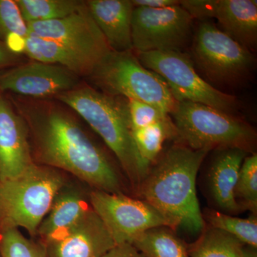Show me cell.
<instances>
[{"label": "cell", "mask_w": 257, "mask_h": 257, "mask_svg": "<svg viewBox=\"0 0 257 257\" xmlns=\"http://www.w3.org/2000/svg\"><path fill=\"white\" fill-rule=\"evenodd\" d=\"M135 53L144 67L165 81L178 102L199 103L236 115L239 103L236 96L221 92L204 80L185 52L165 51Z\"/></svg>", "instance_id": "7"}, {"label": "cell", "mask_w": 257, "mask_h": 257, "mask_svg": "<svg viewBox=\"0 0 257 257\" xmlns=\"http://www.w3.org/2000/svg\"><path fill=\"white\" fill-rule=\"evenodd\" d=\"M42 243L47 257H99L116 245L92 207L70 229Z\"/></svg>", "instance_id": "14"}, {"label": "cell", "mask_w": 257, "mask_h": 257, "mask_svg": "<svg viewBox=\"0 0 257 257\" xmlns=\"http://www.w3.org/2000/svg\"><path fill=\"white\" fill-rule=\"evenodd\" d=\"M244 243L227 233L205 225L199 238L188 243L190 257H239Z\"/></svg>", "instance_id": "22"}, {"label": "cell", "mask_w": 257, "mask_h": 257, "mask_svg": "<svg viewBox=\"0 0 257 257\" xmlns=\"http://www.w3.org/2000/svg\"><path fill=\"white\" fill-rule=\"evenodd\" d=\"M28 33L55 40L75 49L98 63L111 52L106 39L93 20L87 4L66 18L27 24Z\"/></svg>", "instance_id": "11"}, {"label": "cell", "mask_w": 257, "mask_h": 257, "mask_svg": "<svg viewBox=\"0 0 257 257\" xmlns=\"http://www.w3.org/2000/svg\"><path fill=\"white\" fill-rule=\"evenodd\" d=\"M77 75L57 64L32 61L0 72V90L41 99L79 85Z\"/></svg>", "instance_id": "12"}, {"label": "cell", "mask_w": 257, "mask_h": 257, "mask_svg": "<svg viewBox=\"0 0 257 257\" xmlns=\"http://www.w3.org/2000/svg\"><path fill=\"white\" fill-rule=\"evenodd\" d=\"M89 199L91 207L105 225L115 244H132L140 234L152 228H177L172 219L142 199L122 193L93 190Z\"/></svg>", "instance_id": "9"}, {"label": "cell", "mask_w": 257, "mask_h": 257, "mask_svg": "<svg viewBox=\"0 0 257 257\" xmlns=\"http://www.w3.org/2000/svg\"><path fill=\"white\" fill-rule=\"evenodd\" d=\"M209 152L175 143L150 167L138 197L172 219L177 227L200 234L205 222L198 200L197 179Z\"/></svg>", "instance_id": "2"}, {"label": "cell", "mask_w": 257, "mask_h": 257, "mask_svg": "<svg viewBox=\"0 0 257 257\" xmlns=\"http://www.w3.org/2000/svg\"><path fill=\"white\" fill-rule=\"evenodd\" d=\"M88 10L111 51H133L132 19L134 6L130 0H89Z\"/></svg>", "instance_id": "17"}, {"label": "cell", "mask_w": 257, "mask_h": 257, "mask_svg": "<svg viewBox=\"0 0 257 257\" xmlns=\"http://www.w3.org/2000/svg\"><path fill=\"white\" fill-rule=\"evenodd\" d=\"M33 164L28 125L0 96V183L16 178Z\"/></svg>", "instance_id": "15"}, {"label": "cell", "mask_w": 257, "mask_h": 257, "mask_svg": "<svg viewBox=\"0 0 257 257\" xmlns=\"http://www.w3.org/2000/svg\"><path fill=\"white\" fill-rule=\"evenodd\" d=\"M82 194L73 189H61L48 214L42 221L37 235L40 241L53 239L77 224L90 209Z\"/></svg>", "instance_id": "19"}, {"label": "cell", "mask_w": 257, "mask_h": 257, "mask_svg": "<svg viewBox=\"0 0 257 257\" xmlns=\"http://www.w3.org/2000/svg\"><path fill=\"white\" fill-rule=\"evenodd\" d=\"M24 21H50L68 17L78 11L85 1L78 0H15Z\"/></svg>", "instance_id": "23"}, {"label": "cell", "mask_w": 257, "mask_h": 257, "mask_svg": "<svg viewBox=\"0 0 257 257\" xmlns=\"http://www.w3.org/2000/svg\"><path fill=\"white\" fill-rule=\"evenodd\" d=\"M132 3L134 8L140 7L152 9H160L180 5V1L178 0H133Z\"/></svg>", "instance_id": "31"}, {"label": "cell", "mask_w": 257, "mask_h": 257, "mask_svg": "<svg viewBox=\"0 0 257 257\" xmlns=\"http://www.w3.org/2000/svg\"><path fill=\"white\" fill-rule=\"evenodd\" d=\"M101 92L143 101L170 114L177 101L160 76L140 63L134 51H111L89 75Z\"/></svg>", "instance_id": "6"}, {"label": "cell", "mask_w": 257, "mask_h": 257, "mask_svg": "<svg viewBox=\"0 0 257 257\" xmlns=\"http://www.w3.org/2000/svg\"><path fill=\"white\" fill-rule=\"evenodd\" d=\"M239 257H257V248L243 244L240 250Z\"/></svg>", "instance_id": "32"}, {"label": "cell", "mask_w": 257, "mask_h": 257, "mask_svg": "<svg viewBox=\"0 0 257 257\" xmlns=\"http://www.w3.org/2000/svg\"><path fill=\"white\" fill-rule=\"evenodd\" d=\"M128 119L133 132L168 118L170 114L143 101L126 99Z\"/></svg>", "instance_id": "28"}, {"label": "cell", "mask_w": 257, "mask_h": 257, "mask_svg": "<svg viewBox=\"0 0 257 257\" xmlns=\"http://www.w3.org/2000/svg\"><path fill=\"white\" fill-rule=\"evenodd\" d=\"M0 257H47L41 241L28 239L18 228L5 226L0 231Z\"/></svg>", "instance_id": "27"}, {"label": "cell", "mask_w": 257, "mask_h": 257, "mask_svg": "<svg viewBox=\"0 0 257 257\" xmlns=\"http://www.w3.org/2000/svg\"><path fill=\"white\" fill-rule=\"evenodd\" d=\"M20 60V54L12 50L5 44L0 42V72L14 67Z\"/></svg>", "instance_id": "30"}, {"label": "cell", "mask_w": 257, "mask_h": 257, "mask_svg": "<svg viewBox=\"0 0 257 257\" xmlns=\"http://www.w3.org/2000/svg\"><path fill=\"white\" fill-rule=\"evenodd\" d=\"M180 5L194 19H216L226 35L250 51L256 48V0H181Z\"/></svg>", "instance_id": "13"}, {"label": "cell", "mask_w": 257, "mask_h": 257, "mask_svg": "<svg viewBox=\"0 0 257 257\" xmlns=\"http://www.w3.org/2000/svg\"><path fill=\"white\" fill-rule=\"evenodd\" d=\"M28 35V26L16 2L0 0V42L20 54L23 50L18 42H20L23 47Z\"/></svg>", "instance_id": "25"}, {"label": "cell", "mask_w": 257, "mask_h": 257, "mask_svg": "<svg viewBox=\"0 0 257 257\" xmlns=\"http://www.w3.org/2000/svg\"><path fill=\"white\" fill-rule=\"evenodd\" d=\"M64 184V177L58 170L35 163L16 178L1 182L2 228H23L31 236H36Z\"/></svg>", "instance_id": "5"}, {"label": "cell", "mask_w": 257, "mask_h": 257, "mask_svg": "<svg viewBox=\"0 0 257 257\" xmlns=\"http://www.w3.org/2000/svg\"><path fill=\"white\" fill-rule=\"evenodd\" d=\"M99 257H145L131 243L116 244Z\"/></svg>", "instance_id": "29"}, {"label": "cell", "mask_w": 257, "mask_h": 257, "mask_svg": "<svg viewBox=\"0 0 257 257\" xmlns=\"http://www.w3.org/2000/svg\"><path fill=\"white\" fill-rule=\"evenodd\" d=\"M249 154L239 149L213 151L205 171L206 194L216 211L235 216L242 212L234 197L240 167Z\"/></svg>", "instance_id": "16"}, {"label": "cell", "mask_w": 257, "mask_h": 257, "mask_svg": "<svg viewBox=\"0 0 257 257\" xmlns=\"http://www.w3.org/2000/svg\"><path fill=\"white\" fill-rule=\"evenodd\" d=\"M132 244L145 257H190L188 243L177 236L175 229L161 226L147 230Z\"/></svg>", "instance_id": "20"}, {"label": "cell", "mask_w": 257, "mask_h": 257, "mask_svg": "<svg viewBox=\"0 0 257 257\" xmlns=\"http://www.w3.org/2000/svg\"><path fill=\"white\" fill-rule=\"evenodd\" d=\"M23 52L33 61L60 65L79 77H89L99 64L75 49L30 33L24 41Z\"/></svg>", "instance_id": "18"}, {"label": "cell", "mask_w": 257, "mask_h": 257, "mask_svg": "<svg viewBox=\"0 0 257 257\" xmlns=\"http://www.w3.org/2000/svg\"><path fill=\"white\" fill-rule=\"evenodd\" d=\"M205 225L227 233L241 243L257 248V215L246 219L229 215L213 209L202 212Z\"/></svg>", "instance_id": "24"}, {"label": "cell", "mask_w": 257, "mask_h": 257, "mask_svg": "<svg viewBox=\"0 0 257 257\" xmlns=\"http://www.w3.org/2000/svg\"><path fill=\"white\" fill-rule=\"evenodd\" d=\"M192 57L207 79L221 85L243 83L254 66L251 51L208 22H202L193 36Z\"/></svg>", "instance_id": "8"}, {"label": "cell", "mask_w": 257, "mask_h": 257, "mask_svg": "<svg viewBox=\"0 0 257 257\" xmlns=\"http://www.w3.org/2000/svg\"><path fill=\"white\" fill-rule=\"evenodd\" d=\"M2 229V220H1V217H0V231H1Z\"/></svg>", "instance_id": "33"}, {"label": "cell", "mask_w": 257, "mask_h": 257, "mask_svg": "<svg viewBox=\"0 0 257 257\" xmlns=\"http://www.w3.org/2000/svg\"><path fill=\"white\" fill-rule=\"evenodd\" d=\"M170 114L178 135L175 143L194 150L239 149L248 154L256 152V130L236 115L190 101L177 102Z\"/></svg>", "instance_id": "4"}, {"label": "cell", "mask_w": 257, "mask_h": 257, "mask_svg": "<svg viewBox=\"0 0 257 257\" xmlns=\"http://www.w3.org/2000/svg\"><path fill=\"white\" fill-rule=\"evenodd\" d=\"M55 98L78 114L100 136L138 194L150 167L142 160L134 141L126 99L87 85H78Z\"/></svg>", "instance_id": "3"}, {"label": "cell", "mask_w": 257, "mask_h": 257, "mask_svg": "<svg viewBox=\"0 0 257 257\" xmlns=\"http://www.w3.org/2000/svg\"><path fill=\"white\" fill-rule=\"evenodd\" d=\"M17 107L43 165L66 171L94 190L126 194L116 166L69 111L45 101H22Z\"/></svg>", "instance_id": "1"}, {"label": "cell", "mask_w": 257, "mask_h": 257, "mask_svg": "<svg viewBox=\"0 0 257 257\" xmlns=\"http://www.w3.org/2000/svg\"><path fill=\"white\" fill-rule=\"evenodd\" d=\"M194 20L181 5L160 9L134 8L133 51L184 52L192 42Z\"/></svg>", "instance_id": "10"}, {"label": "cell", "mask_w": 257, "mask_h": 257, "mask_svg": "<svg viewBox=\"0 0 257 257\" xmlns=\"http://www.w3.org/2000/svg\"><path fill=\"white\" fill-rule=\"evenodd\" d=\"M236 202L243 211L257 215V154H249L240 167L234 189Z\"/></svg>", "instance_id": "26"}, {"label": "cell", "mask_w": 257, "mask_h": 257, "mask_svg": "<svg viewBox=\"0 0 257 257\" xmlns=\"http://www.w3.org/2000/svg\"><path fill=\"white\" fill-rule=\"evenodd\" d=\"M133 136L142 160L150 167L162 154L166 141L177 140V130L171 116L150 126L135 130Z\"/></svg>", "instance_id": "21"}]
</instances>
